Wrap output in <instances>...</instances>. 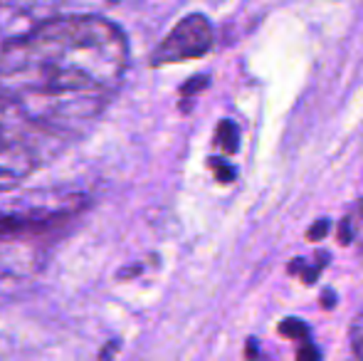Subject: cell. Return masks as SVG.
Here are the masks:
<instances>
[{"instance_id":"obj_12","label":"cell","mask_w":363,"mask_h":361,"mask_svg":"<svg viewBox=\"0 0 363 361\" xmlns=\"http://www.w3.org/2000/svg\"><path fill=\"white\" fill-rule=\"evenodd\" d=\"M255 354H257V352H255V342H252V339H250V347H247V359H255Z\"/></svg>"},{"instance_id":"obj_4","label":"cell","mask_w":363,"mask_h":361,"mask_svg":"<svg viewBox=\"0 0 363 361\" xmlns=\"http://www.w3.org/2000/svg\"><path fill=\"white\" fill-rule=\"evenodd\" d=\"M339 243L363 250V201H356L339 223Z\"/></svg>"},{"instance_id":"obj_6","label":"cell","mask_w":363,"mask_h":361,"mask_svg":"<svg viewBox=\"0 0 363 361\" xmlns=\"http://www.w3.org/2000/svg\"><path fill=\"white\" fill-rule=\"evenodd\" d=\"M218 144L223 146L225 154H235L240 146V131H238V124L235 121H223L218 126Z\"/></svg>"},{"instance_id":"obj_1","label":"cell","mask_w":363,"mask_h":361,"mask_svg":"<svg viewBox=\"0 0 363 361\" xmlns=\"http://www.w3.org/2000/svg\"><path fill=\"white\" fill-rule=\"evenodd\" d=\"M129 70L124 30L101 15H52L0 55V89L52 139H72L101 114Z\"/></svg>"},{"instance_id":"obj_9","label":"cell","mask_w":363,"mask_h":361,"mask_svg":"<svg viewBox=\"0 0 363 361\" xmlns=\"http://www.w3.org/2000/svg\"><path fill=\"white\" fill-rule=\"evenodd\" d=\"M296 361H321V354H319V349H316L314 344L304 342L299 347V352H296Z\"/></svg>"},{"instance_id":"obj_11","label":"cell","mask_w":363,"mask_h":361,"mask_svg":"<svg viewBox=\"0 0 363 361\" xmlns=\"http://www.w3.org/2000/svg\"><path fill=\"white\" fill-rule=\"evenodd\" d=\"M324 307H334V292H331V289L324 292Z\"/></svg>"},{"instance_id":"obj_8","label":"cell","mask_w":363,"mask_h":361,"mask_svg":"<svg viewBox=\"0 0 363 361\" xmlns=\"http://www.w3.org/2000/svg\"><path fill=\"white\" fill-rule=\"evenodd\" d=\"M279 334H284V337H289V339H304L306 334H309V327H306L301 319L289 317L279 324Z\"/></svg>"},{"instance_id":"obj_10","label":"cell","mask_w":363,"mask_h":361,"mask_svg":"<svg viewBox=\"0 0 363 361\" xmlns=\"http://www.w3.org/2000/svg\"><path fill=\"white\" fill-rule=\"evenodd\" d=\"M331 223L329 221H316L314 226L309 228V240H319V238L326 235V231H329Z\"/></svg>"},{"instance_id":"obj_5","label":"cell","mask_w":363,"mask_h":361,"mask_svg":"<svg viewBox=\"0 0 363 361\" xmlns=\"http://www.w3.org/2000/svg\"><path fill=\"white\" fill-rule=\"evenodd\" d=\"M60 3L72 15H99L101 10L111 8L119 0H60Z\"/></svg>"},{"instance_id":"obj_7","label":"cell","mask_w":363,"mask_h":361,"mask_svg":"<svg viewBox=\"0 0 363 361\" xmlns=\"http://www.w3.org/2000/svg\"><path fill=\"white\" fill-rule=\"evenodd\" d=\"M349 342L354 354L363 361V309L351 319V327H349Z\"/></svg>"},{"instance_id":"obj_2","label":"cell","mask_w":363,"mask_h":361,"mask_svg":"<svg viewBox=\"0 0 363 361\" xmlns=\"http://www.w3.org/2000/svg\"><path fill=\"white\" fill-rule=\"evenodd\" d=\"M55 141L18 99L0 89V193L28 181Z\"/></svg>"},{"instance_id":"obj_3","label":"cell","mask_w":363,"mask_h":361,"mask_svg":"<svg viewBox=\"0 0 363 361\" xmlns=\"http://www.w3.org/2000/svg\"><path fill=\"white\" fill-rule=\"evenodd\" d=\"M213 43H216V33H213L211 20L201 13L186 15L181 23L173 25L171 33L151 52V65L153 67H163V65L198 60L211 52Z\"/></svg>"}]
</instances>
